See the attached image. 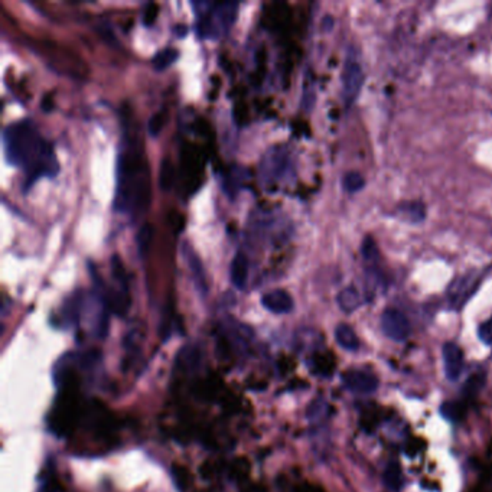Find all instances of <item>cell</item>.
Listing matches in <instances>:
<instances>
[{"label":"cell","mask_w":492,"mask_h":492,"mask_svg":"<svg viewBox=\"0 0 492 492\" xmlns=\"http://www.w3.org/2000/svg\"><path fill=\"white\" fill-rule=\"evenodd\" d=\"M6 161L25 172L23 189L28 191L39 178L54 176L60 166L54 149L29 120L9 124L4 132Z\"/></svg>","instance_id":"6da1fadb"},{"label":"cell","mask_w":492,"mask_h":492,"mask_svg":"<svg viewBox=\"0 0 492 492\" xmlns=\"http://www.w3.org/2000/svg\"><path fill=\"white\" fill-rule=\"evenodd\" d=\"M126 147L119 155L114 208L119 213L140 215L151 203V176L146 159L137 143L124 140Z\"/></svg>","instance_id":"7a4b0ae2"},{"label":"cell","mask_w":492,"mask_h":492,"mask_svg":"<svg viewBox=\"0 0 492 492\" xmlns=\"http://www.w3.org/2000/svg\"><path fill=\"white\" fill-rule=\"evenodd\" d=\"M237 11L238 4H205V11L196 9L198 12V33L203 38L211 39L225 35L237 18Z\"/></svg>","instance_id":"3957f363"},{"label":"cell","mask_w":492,"mask_h":492,"mask_svg":"<svg viewBox=\"0 0 492 492\" xmlns=\"http://www.w3.org/2000/svg\"><path fill=\"white\" fill-rule=\"evenodd\" d=\"M381 329L390 339L402 342L410 335V322L399 309L388 308L381 315Z\"/></svg>","instance_id":"277c9868"},{"label":"cell","mask_w":492,"mask_h":492,"mask_svg":"<svg viewBox=\"0 0 492 492\" xmlns=\"http://www.w3.org/2000/svg\"><path fill=\"white\" fill-rule=\"evenodd\" d=\"M364 84V73L360 63L354 57H348L342 71V92L348 103L358 97Z\"/></svg>","instance_id":"5b68a950"},{"label":"cell","mask_w":492,"mask_h":492,"mask_svg":"<svg viewBox=\"0 0 492 492\" xmlns=\"http://www.w3.org/2000/svg\"><path fill=\"white\" fill-rule=\"evenodd\" d=\"M478 284H479V274L474 272L455 279L448 290V299L451 302V306L454 309L462 308L466 304V301L475 293Z\"/></svg>","instance_id":"8992f818"},{"label":"cell","mask_w":492,"mask_h":492,"mask_svg":"<svg viewBox=\"0 0 492 492\" xmlns=\"http://www.w3.org/2000/svg\"><path fill=\"white\" fill-rule=\"evenodd\" d=\"M342 383L347 390L357 395H371L378 388V378L364 370H348L342 375Z\"/></svg>","instance_id":"52a82bcc"},{"label":"cell","mask_w":492,"mask_h":492,"mask_svg":"<svg viewBox=\"0 0 492 492\" xmlns=\"http://www.w3.org/2000/svg\"><path fill=\"white\" fill-rule=\"evenodd\" d=\"M181 250H182L183 260L186 262L188 269L192 274V280L195 283V287L198 289V292L205 294L208 292V283H207V274H205V270H204V266H203L200 256L196 255V252L193 250V247L189 242H183Z\"/></svg>","instance_id":"ba28073f"},{"label":"cell","mask_w":492,"mask_h":492,"mask_svg":"<svg viewBox=\"0 0 492 492\" xmlns=\"http://www.w3.org/2000/svg\"><path fill=\"white\" fill-rule=\"evenodd\" d=\"M442 357H444L445 375L451 381H456L464 370V353L455 342H446L442 348Z\"/></svg>","instance_id":"9c48e42d"},{"label":"cell","mask_w":492,"mask_h":492,"mask_svg":"<svg viewBox=\"0 0 492 492\" xmlns=\"http://www.w3.org/2000/svg\"><path fill=\"white\" fill-rule=\"evenodd\" d=\"M262 304L267 311L277 314V315L289 314V312H292V309L294 306L292 296L283 289H276V290L267 292L262 298Z\"/></svg>","instance_id":"30bf717a"},{"label":"cell","mask_w":492,"mask_h":492,"mask_svg":"<svg viewBox=\"0 0 492 492\" xmlns=\"http://www.w3.org/2000/svg\"><path fill=\"white\" fill-rule=\"evenodd\" d=\"M231 282L232 284L242 290L247 284V279H249V260L245 257V255L242 253H237L231 262Z\"/></svg>","instance_id":"8fae6325"},{"label":"cell","mask_w":492,"mask_h":492,"mask_svg":"<svg viewBox=\"0 0 492 492\" xmlns=\"http://www.w3.org/2000/svg\"><path fill=\"white\" fill-rule=\"evenodd\" d=\"M336 302L341 311H343L346 314H353L361 306L363 301H361L360 292L354 286H348L338 293Z\"/></svg>","instance_id":"7c38bea8"},{"label":"cell","mask_w":492,"mask_h":492,"mask_svg":"<svg viewBox=\"0 0 492 492\" xmlns=\"http://www.w3.org/2000/svg\"><path fill=\"white\" fill-rule=\"evenodd\" d=\"M335 339L339 347L347 351H357L360 348V339L355 331L347 323H339L335 328Z\"/></svg>","instance_id":"4fadbf2b"},{"label":"cell","mask_w":492,"mask_h":492,"mask_svg":"<svg viewBox=\"0 0 492 492\" xmlns=\"http://www.w3.org/2000/svg\"><path fill=\"white\" fill-rule=\"evenodd\" d=\"M384 482L391 492H400L405 485V476L400 464L390 462L384 471Z\"/></svg>","instance_id":"5bb4252c"},{"label":"cell","mask_w":492,"mask_h":492,"mask_svg":"<svg viewBox=\"0 0 492 492\" xmlns=\"http://www.w3.org/2000/svg\"><path fill=\"white\" fill-rule=\"evenodd\" d=\"M152 240H154V225L149 223H144L136 235V247H137V255L140 256V259H144L151 250L152 245Z\"/></svg>","instance_id":"9a60e30c"},{"label":"cell","mask_w":492,"mask_h":492,"mask_svg":"<svg viewBox=\"0 0 492 492\" xmlns=\"http://www.w3.org/2000/svg\"><path fill=\"white\" fill-rule=\"evenodd\" d=\"M397 213L400 214L402 218L410 223H419V221H423L424 218V205L416 201L405 203L397 207Z\"/></svg>","instance_id":"2e32d148"},{"label":"cell","mask_w":492,"mask_h":492,"mask_svg":"<svg viewBox=\"0 0 492 492\" xmlns=\"http://www.w3.org/2000/svg\"><path fill=\"white\" fill-rule=\"evenodd\" d=\"M179 57V53L173 48H165L162 51H159L154 60H152V65L156 71H164L168 67H171L173 63H176Z\"/></svg>","instance_id":"e0dca14e"},{"label":"cell","mask_w":492,"mask_h":492,"mask_svg":"<svg viewBox=\"0 0 492 492\" xmlns=\"http://www.w3.org/2000/svg\"><path fill=\"white\" fill-rule=\"evenodd\" d=\"M175 179V168L172 162L166 158L161 164V172H159V185L164 191H169L173 185Z\"/></svg>","instance_id":"ac0fdd59"},{"label":"cell","mask_w":492,"mask_h":492,"mask_svg":"<svg viewBox=\"0 0 492 492\" xmlns=\"http://www.w3.org/2000/svg\"><path fill=\"white\" fill-rule=\"evenodd\" d=\"M363 257L368 263H374L378 259V250L375 241L368 235L363 241Z\"/></svg>","instance_id":"d6986e66"},{"label":"cell","mask_w":492,"mask_h":492,"mask_svg":"<svg viewBox=\"0 0 492 492\" xmlns=\"http://www.w3.org/2000/svg\"><path fill=\"white\" fill-rule=\"evenodd\" d=\"M343 188L348 192H358L364 188V178L357 172H351L343 178Z\"/></svg>","instance_id":"ffe728a7"},{"label":"cell","mask_w":492,"mask_h":492,"mask_svg":"<svg viewBox=\"0 0 492 492\" xmlns=\"http://www.w3.org/2000/svg\"><path fill=\"white\" fill-rule=\"evenodd\" d=\"M164 124H165V113L158 112L149 119V122H147V132H149L152 137H158L159 133L162 132Z\"/></svg>","instance_id":"44dd1931"},{"label":"cell","mask_w":492,"mask_h":492,"mask_svg":"<svg viewBox=\"0 0 492 492\" xmlns=\"http://www.w3.org/2000/svg\"><path fill=\"white\" fill-rule=\"evenodd\" d=\"M440 413H442V416L446 417L448 420L456 422L462 416V407L458 403H455V402H448L445 405H442Z\"/></svg>","instance_id":"7402d4cb"},{"label":"cell","mask_w":492,"mask_h":492,"mask_svg":"<svg viewBox=\"0 0 492 492\" xmlns=\"http://www.w3.org/2000/svg\"><path fill=\"white\" fill-rule=\"evenodd\" d=\"M158 15H159V6L156 4H147L144 11H143V16H141L143 23L146 26H152L156 21Z\"/></svg>","instance_id":"603a6c76"},{"label":"cell","mask_w":492,"mask_h":492,"mask_svg":"<svg viewBox=\"0 0 492 492\" xmlns=\"http://www.w3.org/2000/svg\"><path fill=\"white\" fill-rule=\"evenodd\" d=\"M478 336L486 346H492V318L479 325Z\"/></svg>","instance_id":"cb8c5ba5"},{"label":"cell","mask_w":492,"mask_h":492,"mask_svg":"<svg viewBox=\"0 0 492 492\" xmlns=\"http://www.w3.org/2000/svg\"><path fill=\"white\" fill-rule=\"evenodd\" d=\"M483 374H474L465 384V391L469 395H475V392L482 387L483 384Z\"/></svg>","instance_id":"d4e9b609"},{"label":"cell","mask_w":492,"mask_h":492,"mask_svg":"<svg viewBox=\"0 0 492 492\" xmlns=\"http://www.w3.org/2000/svg\"><path fill=\"white\" fill-rule=\"evenodd\" d=\"M294 492H323L322 489H319V488H316V486H314V485H301V486H298L296 488V491H294Z\"/></svg>","instance_id":"484cf974"},{"label":"cell","mask_w":492,"mask_h":492,"mask_svg":"<svg viewBox=\"0 0 492 492\" xmlns=\"http://www.w3.org/2000/svg\"><path fill=\"white\" fill-rule=\"evenodd\" d=\"M175 32H176V35L178 36H185L186 35V32H188V29H186V26H183V25H178L176 28H175Z\"/></svg>","instance_id":"4316f807"},{"label":"cell","mask_w":492,"mask_h":492,"mask_svg":"<svg viewBox=\"0 0 492 492\" xmlns=\"http://www.w3.org/2000/svg\"><path fill=\"white\" fill-rule=\"evenodd\" d=\"M39 492H53V489L46 485V486H45V488H42Z\"/></svg>","instance_id":"83f0119b"}]
</instances>
